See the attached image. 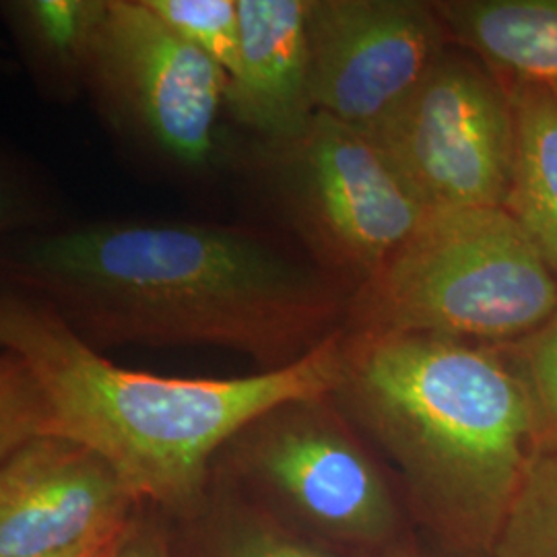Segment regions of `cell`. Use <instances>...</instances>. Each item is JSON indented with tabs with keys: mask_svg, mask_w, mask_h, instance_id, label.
<instances>
[{
	"mask_svg": "<svg viewBox=\"0 0 557 557\" xmlns=\"http://www.w3.org/2000/svg\"><path fill=\"white\" fill-rule=\"evenodd\" d=\"M0 285L98 351L213 345L275 370L335 335L349 298L257 232L197 221H57L0 242Z\"/></svg>",
	"mask_w": 557,
	"mask_h": 557,
	"instance_id": "1",
	"label": "cell"
},
{
	"mask_svg": "<svg viewBox=\"0 0 557 557\" xmlns=\"http://www.w3.org/2000/svg\"><path fill=\"white\" fill-rule=\"evenodd\" d=\"M343 331L306 356L242 379H165L103 358L40 299L0 285V351L29 368L46 434L103 458L140 504L184 512L199 504L221 450L292 400L329 397Z\"/></svg>",
	"mask_w": 557,
	"mask_h": 557,
	"instance_id": "2",
	"label": "cell"
},
{
	"mask_svg": "<svg viewBox=\"0 0 557 557\" xmlns=\"http://www.w3.org/2000/svg\"><path fill=\"white\" fill-rule=\"evenodd\" d=\"M331 398L436 533L490 554L539 446L531 397L496 345L354 331Z\"/></svg>",
	"mask_w": 557,
	"mask_h": 557,
	"instance_id": "3",
	"label": "cell"
},
{
	"mask_svg": "<svg viewBox=\"0 0 557 557\" xmlns=\"http://www.w3.org/2000/svg\"><path fill=\"white\" fill-rule=\"evenodd\" d=\"M557 314V281L506 207L430 209L361 281L347 317L359 333L508 345Z\"/></svg>",
	"mask_w": 557,
	"mask_h": 557,
	"instance_id": "4",
	"label": "cell"
},
{
	"mask_svg": "<svg viewBox=\"0 0 557 557\" xmlns=\"http://www.w3.org/2000/svg\"><path fill=\"white\" fill-rule=\"evenodd\" d=\"M218 460L227 478L278 504L294 531L320 545L384 549L397 539L395 494L331 395L264 413Z\"/></svg>",
	"mask_w": 557,
	"mask_h": 557,
	"instance_id": "5",
	"label": "cell"
},
{
	"mask_svg": "<svg viewBox=\"0 0 557 557\" xmlns=\"http://www.w3.org/2000/svg\"><path fill=\"white\" fill-rule=\"evenodd\" d=\"M227 73L149 9L108 0L85 94L120 139L184 170L218 151Z\"/></svg>",
	"mask_w": 557,
	"mask_h": 557,
	"instance_id": "6",
	"label": "cell"
},
{
	"mask_svg": "<svg viewBox=\"0 0 557 557\" xmlns=\"http://www.w3.org/2000/svg\"><path fill=\"white\" fill-rule=\"evenodd\" d=\"M278 186L320 255L370 277L430 213L379 140L317 114L298 140L264 149Z\"/></svg>",
	"mask_w": 557,
	"mask_h": 557,
	"instance_id": "7",
	"label": "cell"
},
{
	"mask_svg": "<svg viewBox=\"0 0 557 557\" xmlns=\"http://www.w3.org/2000/svg\"><path fill=\"white\" fill-rule=\"evenodd\" d=\"M376 140L430 209L504 207L508 199L512 96L481 60L446 52Z\"/></svg>",
	"mask_w": 557,
	"mask_h": 557,
	"instance_id": "8",
	"label": "cell"
},
{
	"mask_svg": "<svg viewBox=\"0 0 557 557\" xmlns=\"http://www.w3.org/2000/svg\"><path fill=\"white\" fill-rule=\"evenodd\" d=\"M432 2L308 0L317 114L376 139L446 54Z\"/></svg>",
	"mask_w": 557,
	"mask_h": 557,
	"instance_id": "9",
	"label": "cell"
},
{
	"mask_svg": "<svg viewBox=\"0 0 557 557\" xmlns=\"http://www.w3.org/2000/svg\"><path fill=\"white\" fill-rule=\"evenodd\" d=\"M137 506L103 458L41 434L0 465V557H69L108 545Z\"/></svg>",
	"mask_w": 557,
	"mask_h": 557,
	"instance_id": "10",
	"label": "cell"
},
{
	"mask_svg": "<svg viewBox=\"0 0 557 557\" xmlns=\"http://www.w3.org/2000/svg\"><path fill=\"white\" fill-rule=\"evenodd\" d=\"M239 60L225 110L264 149L298 140L317 116L310 85L308 0H238Z\"/></svg>",
	"mask_w": 557,
	"mask_h": 557,
	"instance_id": "11",
	"label": "cell"
},
{
	"mask_svg": "<svg viewBox=\"0 0 557 557\" xmlns=\"http://www.w3.org/2000/svg\"><path fill=\"white\" fill-rule=\"evenodd\" d=\"M446 34L499 79L557 83V0H436Z\"/></svg>",
	"mask_w": 557,
	"mask_h": 557,
	"instance_id": "12",
	"label": "cell"
},
{
	"mask_svg": "<svg viewBox=\"0 0 557 557\" xmlns=\"http://www.w3.org/2000/svg\"><path fill=\"white\" fill-rule=\"evenodd\" d=\"M106 11L108 0H0V20L29 77L60 103L85 94Z\"/></svg>",
	"mask_w": 557,
	"mask_h": 557,
	"instance_id": "13",
	"label": "cell"
},
{
	"mask_svg": "<svg viewBox=\"0 0 557 557\" xmlns=\"http://www.w3.org/2000/svg\"><path fill=\"white\" fill-rule=\"evenodd\" d=\"M517 153L504 207L537 246L557 281V98L549 85L508 83Z\"/></svg>",
	"mask_w": 557,
	"mask_h": 557,
	"instance_id": "14",
	"label": "cell"
},
{
	"mask_svg": "<svg viewBox=\"0 0 557 557\" xmlns=\"http://www.w3.org/2000/svg\"><path fill=\"white\" fill-rule=\"evenodd\" d=\"M490 556L557 557V438L539 442Z\"/></svg>",
	"mask_w": 557,
	"mask_h": 557,
	"instance_id": "15",
	"label": "cell"
},
{
	"mask_svg": "<svg viewBox=\"0 0 557 557\" xmlns=\"http://www.w3.org/2000/svg\"><path fill=\"white\" fill-rule=\"evenodd\" d=\"M147 4L227 77L236 71L242 40L238 0H147Z\"/></svg>",
	"mask_w": 557,
	"mask_h": 557,
	"instance_id": "16",
	"label": "cell"
},
{
	"mask_svg": "<svg viewBox=\"0 0 557 557\" xmlns=\"http://www.w3.org/2000/svg\"><path fill=\"white\" fill-rule=\"evenodd\" d=\"M522 380L537 418L539 442L557 438V314L533 335L496 345Z\"/></svg>",
	"mask_w": 557,
	"mask_h": 557,
	"instance_id": "17",
	"label": "cell"
},
{
	"mask_svg": "<svg viewBox=\"0 0 557 557\" xmlns=\"http://www.w3.org/2000/svg\"><path fill=\"white\" fill-rule=\"evenodd\" d=\"M215 557H345L273 518L238 512L215 533Z\"/></svg>",
	"mask_w": 557,
	"mask_h": 557,
	"instance_id": "18",
	"label": "cell"
},
{
	"mask_svg": "<svg viewBox=\"0 0 557 557\" xmlns=\"http://www.w3.org/2000/svg\"><path fill=\"white\" fill-rule=\"evenodd\" d=\"M38 382L17 356L0 351V465L29 440L46 434Z\"/></svg>",
	"mask_w": 557,
	"mask_h": 557,
	"instance_id": "19",
	"label": "cell"
},
{
	"mask_svg": "<svg viewBox=\"0 0 557 557\" xmlns=\"http://www.w3.org/2000/svg\"><path fill=\"white\" fill-rule=\"evenodd\" d=\"M57 221L46 186L27 165L0 151V242Z\"/></svg>",
	"mask_w": 557,
	"mask_h": 557,
	"instance_id": "20",
	"label": "cell"
},
{
	"mask_svg": "<svg viewBox=\"0 0 557 557\" xmlns=\"http://www.w3.org/2000/svg\"><path fill=\"white\" fill-rule=\"evenodd\" d=\"M110 557H172L168 543L147 524L135 518L116 541Z\"/></svg>",
	"mask_w": 557,
	"mask_h": 557,
	"instance_id": "21",
	"label": "cell"
},
{
	"mask_svg": "<svg viewBox=\"0 0 557 557\" xmlns=\"http://www.w3.org/2000/svg\"><path fill=\"white\" fill-rule=\"evenodd\" d=\"M120 537H122V535H120ZM119 539H116V541H119ZM116 541H112V543H108V545H101V547H96V549H89V552H83V554H75V556L69 557H106L112 552V547L116 545Z\"/></svg>",
	"mask_w": 557,
	"mask_h": 557,
	"instance_id": "22",
	"label": "cell"
},
{
	"mask_svg": "<svg viewBox=\"0 0 557 557\" xmlns=\"http://www.w3.org/2000/svg\"><path fill=\"white\" fill-rule=\"evenodd\" d=\"M384 557H421L413 554H405V552H393V554H384Z\"/></svg>",
	"mask_w": 557,
	"mask_h": 557,
	"instance_id": "23",
	"label": "cell"
},
{
	"mask_svg": "<svg viewBox=\"0 0 557 557\" xmlns=\"http://www.w3.org/2000/svg\"><path fill=\"white\" fill-rule=\"evenodd\" d=\"M549 87H552V91H554V94H556V98H557V83H554V85H549Z\"/></svg>",
	"mask_w": 557,
	"mask_h": 557,
	"instance_id": "24",
	"label": "cell"
},
{
	"mask_svg": "<svg viewBox=\"0 0 557 557\" xmlns=\"http://www.w3.org/2000/svg\"><path fill=\"white\" fill-rule=\"evenodd\" d=\"M112 549H114V547H112ZM110 556H112V552H110V554H108V556H106V557H110Z\"/></svg>",
	"mask_w": 557,
	"mask_h": 557,
	"instance_id": "25",
	"label": "cell"
}]
</instances>
